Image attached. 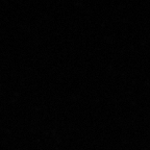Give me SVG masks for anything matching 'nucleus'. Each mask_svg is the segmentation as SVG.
Returning <instances> with one entry per match:
<instances>
[]
</instances>
